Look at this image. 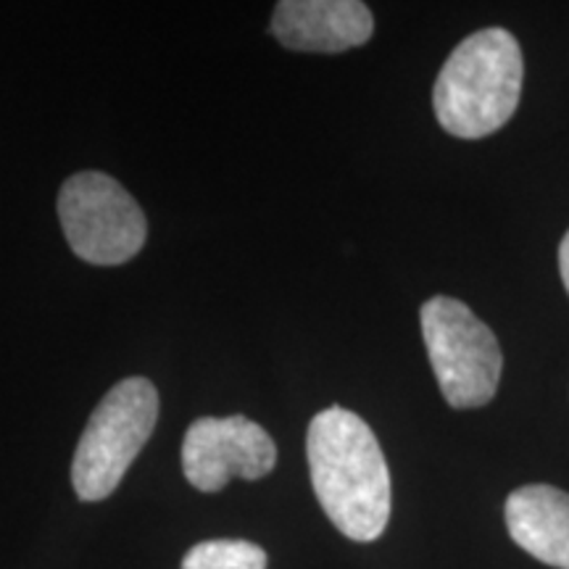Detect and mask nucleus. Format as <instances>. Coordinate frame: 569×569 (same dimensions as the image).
Segmentation results:
<instances>
[{
    "label": "nucleus",
    "mask_w": 569,
    "mask_h": 569,
    "mask_svg": "<svg viewBox=\"0 0 569 569\" xmlns=\"http://www.w3.org/2000/svg\"><path fill=\"white\" fill-rule=\"evenodd\" d=\"M311 486L327 519L346 538L369 543L390 519V472L372 427L353 411L330 407L306 436Z\"/></svg>",
    "instance_id": "1"
},
{
    "label": "nucleus",
    "mask_w": 569,
    "mask_h": 569,
    "mask_svg": "<svg viewBox=\"0 0 569 569\" xmlns=\"http://www.w3.org/2000/svg\"><path fill=\"white\" fill-rule=\"evenodd\" d=\"M525 61L507 30H480L461 40L440 69L432 106L438 124L453 138L478 140L515 117L522 96Z\"/></svg>",
    "instance_id": "2"
},
{
    "label": "nucleus",
    "mask_w": 569,
    "mask_h": 569,
    "mask_svg": "<svg viewBox=\"0 0 569 569\" xmlns=\"http://www.w3.org/2000/svg\"><path fill=\"white\" fill-rule=\"evenodd\" d=\"M159 419V390L146 377L117 382L92 411L71 461V486L82 501H103L127 475Z\"/></svg>",
    "instance_id": "3"
},
{
    "label": "nucleus",
    "mask_w": 569,
    "mask_h": 569,
    "mask_svg": "<svg viewBox=\"0 0 569 569\" xmlns=\"http://www.w3.org/2000/svg\"><path fill=\"white\" fill-rule=\"evenodd\" d=\"M422 338L440 393L453 409L486 407L501 382L503 353L493 330L457 298L436 296L419 309Z\"/></svg>",
    "instance_id": "4"
},
{
    "label": "nucleus",
    "mask_w": 569,
    "mask_h": 569,
    "mask_svg": "<svg viewBox=\"0 0 569 569\" xmlns=\"http://www.w3.org/2000/svg\"><path fill=\"white\" fill-rule=\"evenodd\" d=\"M59 219L71 251L98 267L124 264L140 253L148 238L138 201L101 172H82L63 182Z\"/></svg>",
    "instance_id": "5"
},
{
    "label": "nucleus",
    "mask_w": 569,
    "mask_h": 569,
    "mask_svg": "<svg viewBox=\"0 0 569 569\" xmlns=\"http://www.w3.org/2000/svg\"><path fill=\"white\" fill-rule=\"evenodd\" d=\"M277 465L269 432L243 415L201 417L182 440L184 478L196 490L217 493L232 478L261 480Z\"/></svg>",
    "instance_id": "6"
},
{
    "label": "nucleus",
    "mask_w": 569,
    "mask_h": 569,
    "mask_svg": "<svg viewBox=\"0 0 569 569\" xmlns=\"http://www.w3.org/2000/svg\"><path fill=\"white\" fill-rule=\"evenodd\" d=\"M272 32L290 51L343 53L372 38L375 19L359 0H282Z\"/></svg>",
    "instance_id": "7"
},
{
    "label": "nucleus",
    "mask_w": 569,
    "mask_h": 569,
    "mask_svg": "<svg viewBox=\"0 0 569 569\" xmlns=\"http://www.w3.org/2000/svg\"><path fill=\"white\" fill-rule=\"evenodd\" d=\"M503 515L519 549L543 565L569 569V493L553 486L517 488Z\"/></svg>",
    "instance_id": "8"
},
{
    "label": "nucleus",
    "mask_w": 569,
    "mask_h": 569,
    "mask_svg": "<svg viewBox=\"0 0 569 569\" xmlns=\"http://www.w3.org/2000/svg\"><path fill=\"white\" fill-rule=\"evenodd\" d=\"M182 569H267V551L251 540H203L184 553Z\"/></svg>",
    "instance_id": "9"
},
{
    "label": "nucleus",
    "mask_w": 569,
    "mask_h": 569,
    "mask_svg": "<svg viewBox=\"0 0 569 569\" xmlns=\"http://www.w3.org/2000/svg\"><path fill=\"white\" fill-rule=\"evenodd\" d=\"M559 272H561V280H565L567 293H569V232L565 234V240H561V246H559Z\"/></svg>",
    "instance_id": "10"
}]
</instances>
